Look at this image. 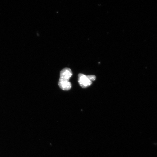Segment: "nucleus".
I'll use <instances>...</instances> for the list:
<instances>
[{
  "instance_id": "obj_3",
  "label": "nucleus",
  "mask_w": 157,
  "mask_h": 157,
  "mask_svg": "<svg viewBox=\"0 0 157 157\" xmlns=\"http://www.w3.org/2000/svg\"><path fill=\"white\" fill-rule=\"evenodd\" d=\"M72 75V72L70 68H65L60 72V78L69 80Z\"/></svg>"
},
{
  "instance_id": "obj_1",
  "label": "nucleus",
  "mask_w": 157,
  "mask_h": 157,
  "mask_svg": "<svg viewBox=\"0 0 157 157\" xmlns=\"http://www.w3.org/2000/svg\"><path fill=\"white\" fill-rule=\"evenodd\" d=\"M78 82L80 86L83 88L89 87L92 83V82L90 80L88 76L82 74H80L78 75Z\"/></svg>"
},
{
  "instance_id": "obj_4",
  "label": "nucleus",
  "mask_w": 157,
  "mask_h": 157,
  "mask_svg": "<svg viewBox=\"0 0 157 157\" xmlns=\"http://www.w3.org/2000/svg\"><path fill=\"white\" fill-rule=\"evenodd\" d=\"M88 78L90 80L92 81H94L96 79V76L95 75H88Z\"/></svg>"
},
{
  "instance_id": "obj_2",
  "label": "nucleus",
  "mask_w": 157,
  "mask_h": 157,
  "mask_svg": "<svg viewBox=\"0 0 157 157\" xmlns=\"http://www.w3.org/2000/svg\"><path fill=\"white\" fill-rule=\"evenodd\" d=\"M58 85L61 89L64 91H68L72 87V84L69 82V80L60 78L59 79Z\"/></svg>"
}]
</instances>
